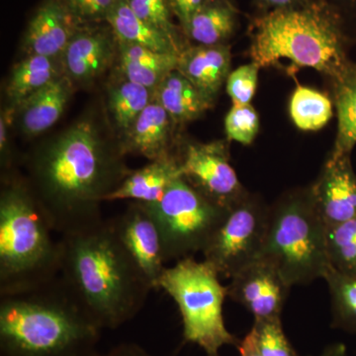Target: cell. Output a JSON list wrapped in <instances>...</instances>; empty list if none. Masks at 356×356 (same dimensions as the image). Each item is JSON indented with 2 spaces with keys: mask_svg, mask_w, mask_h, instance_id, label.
Returning a JSON list of instances; mask_svg holds the SVG:
<instances>
[{
  "mask_svg": "<svg viewBox=\"0 0 356 356\" xmlns=\"http://www.w3.org/2000/svg\"><path fill=\"white\" fill-rule=\"evenodd\" d=\"M81 25L58 0H44L28 24L25 48L29 55H63Z\"/></svg>",
  "mask_w": 356,
  "mask_h": 356,
  "instance_id": "15",
  "label": "cell"
},
{
  "mask_svg": "<svg viewBox=\"0 0 356 356\" xmlns=\"http://www.w3.org/2000/svg\"><path fill=\"white\" fill-rule=\"evenodd\" d=\"M212 1H217V0H206V3H207V2H212Z\"/></svg>",
  "mask_w": 356,
  "mask_h": 356,
  "instance_id": "41",
  "label": "cell"
},
{
  "mask_svg": "<svg viewBox=\"0 0 356 356\" xmlns=\"http://www.w3.org/2000/svg\"><path fill=\"white\" fill-rule=\"evenodd\" d=\"M153 93L154 100L177 123L195 120L210 109L213 103L177 70L170 72Z\"/></svg>",
  "mask_w": 356,
  "mask_h": 356,
  "instance_id": "22",
  "label": "cell"
},
{
  "mask_svg": "<svg viewBox=\"0 0 356 356\" xmlns=\"http://www.w3.org/2000/svg\"><path fill=\"white\" fill-rule=\"evenodd\" d=\"M127 175L95 127L81 122L34 156L30 187L63 236L99 225L100 202Z\"/></svg>",
  "mask_w": 356,
  "mask_h": 356,
  "instance_id": "1",
  "label": "cell"
},
{
  "mask_svg": "<svg viewBox=\"0 0 356 356\" xmlns=\"http://www.w3.org/2000/svg\"><path fill=\"white\" fill-rule=\"evenodd\" d=\"M60 275L100 329H117L140 313L153 289L112 220L60 236Z\"/></svg>",
  "mask_w": 356,
  "mask_h": 356,
  "instance_id": "2",
  "label": "cell"
},
{
  "mask_svg": "<svg viewBox=\"0 0 356 356\" xmlns=\"http://www.w3.org/2000/svg\"><path fill=\"white\" fill-rule=\"evenodd\" d=\"M261 257L277 268L289 286L324 278L330 267L327 226L310 186L287 192L270 206Z\"/></svg>",
  "mask_w": 356,
  "mask_h": 356,
  "instance_id": "6",
  "label": "cell"
},
{
  "mask_svg": "<svg viewBox=\"0 0 356 356\" xmlns=\"http://www.w3.org/2000/svg\"><path fill=\"white\" fill-rule=\"evenodd\" d=\"M231 51L226 44H197L181 51L177 70L214 102L231 72Z\"/></svg>",
  "mask_w": 356,
  "mask_h": 356,
  "instance_id": "16",
  "label": "cell"
},
{
  "mask_svg": "<svg viewBox=\"0 0 356 356\" xmlns=\"http://www.w3.org/2000/svg\"><path fill=\"white\" fill-rule=\"evenodd\" d=\"M136 15L177 42V29L172 22V7L168 0H128Z\"/></svg>",
  "mask_w": 356,
  "mask_h": 356,
  "instance_id": "32",
  "label": "cell"
},
{
  "mask_svg": "<svg viewBox=\"0 0 356 356\" xmlns=\"http://www.w3.org/2000/svg\"><path fill=\"white\" fill-rule=\"evenodd\" d=\"M238 348L240 351V356H259V353H257V343H255V337L252 330H250L247 336L240 341Z\"/></svg>",
  "mask_w": 356,
  "mask_h": 356,
  "instance_id": "38",
  "label": "cell"
},
{
  "mask_svg": "<svg viewBox=\"0 0 356 356\" xmlns=\"http://www.w3.org/2000/svg\"><path fill=\"white\" fill-rule=\"evenodd\" d=\"M146 206L158 224L168 262L202 252L229 211L205 197L184 177L170 185L161 200Z\"/></svg>",
  "mask_w": 356,
  "mask_h": 356,
  "instance_id": "8",
  "label": "cell"
},
{
  "mask_svg": "<svg viewBox=\"0 0 356 356\" xmlns=\"http://www.w3.org/2000/svg\"><path fill=\"white\" fill-rule=\"evenodd\" d=\"M182 177L177 156L151 161L140 170L128 173L121 184L110 192L105 201L130 199L142 204H154L161 200L170 185Z\"/></svg>",
  "mask_w": 356,
  "mask_h": 356,
  "instance_id": "17",
  "label": "cell"
},
{
  "mask_svg": "<svg viewBox=\"0 0 356 356\" xmlns=\"http://www.w3.org/2000/svg\"><path fill=\"white\" fill-rule=\"evenodd\" d=\"M214 266L193 257L166 267L159 289L170 295L178 307L187 343L197 344L206 355H218L222 346H235L240 339L229 332L222 317L228 288L222 286Z\"/></svg>",
  "mask_w": 356,
  "mask_h": 356,
  "instance_id": "7",
  "label": "cell"
},
{
  "mask_svg": "<svg viewBox=\"0 0 356 356\" xmlns=\"http://www.w3.org/2000/svg\"><path fill=\"white\" fill-rule=\"evenodd\" d=\"M269 211L270 206L259 196L248 193L229 208L204 248L203 261L214 266L220 275L231 278L243 267L261 259Z\"/></svg>",
  "mask_w": 356,
  "mask_h": 356,
  "instance_id": "9",
  "label": "cell"
},
{
  "mask_svg": "<svg viewBox=\"0 0 356 356\" xmlns=\"http://www.w3.org/2000/svg\"><path fill=\"white\" fill-rule=\"evenodd\" d=\"M259 67L289 60L292 69L310 67L330 77L343 76L351 62L341 16L325 0L266 13L255 20L250 48Z\"/></svg>",
  "mask_w": 356,
  "mask_h": 356,
  "instance_id": "4",
  "label": "cell"
},
{
  "mask_svg": "<svg viewBox=\"0 0 356 356\" xmlns=\"http://www.w3.org/2000/svg\"><path fill=\"white\" fill-rule=\"evenodd\" d=\"M252 330L259 356H299L285 334L281 318L254 321Z\"/></svg>",
  "mask_w": 356,
  "mask_h": 356,
  "instance_id": "30",
  "label": "cell"
},
{
  "mask_svg": "<svg viewBox=\"0 0 356 356\" xmlns=\"http://www.w3.org/2000/svg\"><path fill=\"white\" fill-rule=\"evenodd\" d=\"M261 8L266 13L280 9L294 8L308 3L311 0H255Z\"/></svg>",
  "mask_w": 356,
  "mask_h": 356,
  "instance_id": "36",
  "label": "cell"
},
{
  "mask_svg": "<svg viewBox=\"0 0 356 356\" xmlns=\"http://www.w3.org/2000/svg\"><path fill=\"white\" fill-rule=\"evenodd\" d=\"M124 247L153 290L166 269L163 238L156 220L144 204L135 202L121 216L111 219Z\"/></svg>",
  "mask_w": 356,
  "mask_h": 356,
  "instance_id": "12",
  "label": "cell"
},
{
  "mask_svg": "<svg viewBox=\"0 0 356 356\" xmlns=\"http://www.w3.org/2000/svg\"><path fill=\"white\" fill-rule=\"evenodd\" d=\"M323 280L331 298L332 327L356 336V280L331 266Z\"/></svg>",
  "mask_w": 356,
  "mask_h": 356,
  "instance_id": "27",
  "label": "cell"
},
{
  "mask_svg": "<svg viewBox=\"0 0 356 356\" xmlns=\"http://www.w3.org/2000/svg\"><path fill=\"white\" fill-rule=\"evenodd\" d=\"M0 194V295L25 291L60 274V238L29 184L8 178Z\"/></svg>",
  "mask_w": 356,
  "mask_h": 356,
  "instance_id": "5",
  "label": "cell"
},
{
  "mask_svg": "<svg viewBox=\"0 0 356 356\" xmlns=\"http://www.w3.org/2000/svg\"><path fill=\"white\" fill-rule=\"evenodd\" d=\"M337 1H341V2H343V3H348V4L356 3V0H337Z\"/></svg>",
  "mask_w": 356,
  "mask_h": 356,
  "instance_id": "40",
  "label": "cell"
},
{
  "mask_svg": "<svg viewBox=\"0 0 356 356\" xmlns=\"http://www.w3.org/2000/svg\"><path fill=\"white\" fill-rule=\"evenodd\" d=\"M173 14L180 21L182 28L188 24L194 14L198 13L204 6L206 0H168Z\"/></svg>",
  "mask_w": 356,
  "mask_h": 356,
  "instance_id": "35",
  "label": "cell"
},
{
  "mask_svg": "<svg viewBox=\"0 0 356 356\" xmlns=\"http://www.w3.org/2000/svg\"><path fill=\"white\" fill-rule=\"evenodd\" d=\"M327 254L330 266L356 280V219L327 227Z\"/></svg>",
  "mask_w": 356,
  "mask_h": 356,
  "instance_id": "29",
  "label": "cell"
},
{
  "mask_svg": "<svg viewBox=\"0 0 356 356\" xmlns=\"http://www.w3.org/2000/svg\"><path fill=\"white\" fill-rule=\"evenodd\" d=\"M117 44L111 28L81 26L63 54V64L70 81L88 83L111 64Z\"/></svg>",
  "mask_w": 356,
  "mask_h": 356,
  "instance_id": "14",
  "label": "cell"
},
{
  "mask_svg": "<svg viewBox=\"0 0 356 356\" xmlns=\"http://www.w3.org/2000/svg\"><path fill=\"white\" fill-rule=\"evenodd\" d=\"M177 158L182 177L222 208L229 209L248 193L229 163L228 147L222 140L191 143Z\"/></svg>",
  "mask_w": 356,
  "mask_h": 356,
  "instance_id": "10",
  "label": "cell"
},
{
  "mask_svg": "<svg viewBox=\"0 0 356 356\" xmlns=\"http://www.w3.org/2000/svg\"><path fill=\"white\" fill-rule=\"evenodd\" d=\"M259 70V65L252 62L229 72L226 88L233 104H250L257 91Z\"/></svg>",
  "mask_w": 356,
  "mask_h": 356,
  "instance_id": "33",
  "label": "cell"
},
{
  "mask_svg": "<svg viewBox=\"0 0 356 356\" xmlns=\"http://www.w3.org/2000/svg\"><path fill=\"white\" fill-rule=\"evenodd\" d=\"M310 188L325 226L356 219V173L350 154L327 158L320 177Z\"/></svg>",
  "mask_w": 356,
  "mask_h": 356,
  "instance_id": "13",
  "label": "cell"
},
{
  "mask_svg": "<svg viewBox=\"0 0 356 356\" xmlns=\"http://www.w3.org/2000/svg\"><path fill=\"white\" fill-rule=\"evenodd\" d=\"M97 356H152L147 353L146 350H143L137 344L124 343L120 346H116L113 350L105 355H99Z\"/></svg>",
  "mask_w": 356,
  "mask_h": 356,
  "instance_id": "37",
  "label": "cell"
},
{
  "mask_svg": "<svg viewBox=\"0 0 356 356\" xmlns=\"http://www.w3.org/2000/svg\"><path fill=\"white\" fill-rule=\"evenodd\" d=\"M117 41V40H116ZM119 65L125 79L154 91L172 70L179 54L161 53L146 47L117 41Z\"/></svg>",
  "mask_w": 356,
  "mask_h": 356,
  "instance_id": "20",
  "label": "cell"
},
{
  "mask_svg": "<svg viewBox=\"0 0 356 356\" xmlns=\"http://www.w3.org/2000/svg\"><path fill=\"white\" fill-rule=\"evenodd\" d=\"M72 93V81L58 76L21 103V125L27 136H38L55 125Z\"/></svg>",
  "mask_w": 356,
  "mask_h": 356,
  "instance_id": "19",
  "label": "cell"
},
{
  "mask_svg": "<svg viewBox=\"0 0 356 356\" xmlns=\"http://www.w3.org/2000/svg\"><path fill=\"white\" fill-rule=\"evenodd\" d=\"M332 83L337 132L329 158L337 159L350 154L356 145V65L351 63L343 76Z\"/></svg>",
  "mask_w": 356,
  "mask_h": 356,
  "instance_id": "24",
  "label": "cell"
},
{
  "mask_svg": "<svg viewBox=\"0 0 356 356\" xmlns=\"http://www.w3.org/2000/svg\"><path fill=\"white\" fill-rule=\"evenodd\" d=\"M58 76L55 58L28 55L11 72L7 93L13 102L20 105Z\"/></svg>",
  "mask_w": 356,
  "mask_h": 356,
  "instance_id": "25",
  "label": "cell"
},
{
  "mask_svg": "<svg viewBox=\"0 0 356 356\" xmlns=\"http://www.w3.org/2000/svg\"><path fill=\"white\" fill-rule=\"evenodd\" d=\"M259 131V116L252 104H233L225 118V132L229 140L250 146Z\"/></svg>",
  "mask_w": 356,
  "mask_h": 356,
  "instance_id": "31",
  "label": "cell"
},
{
  "mask_svg": "<svg viewBox=\"0 0 356 356\" xmlns=\"http://www.w3.org/2000/svg\"><path fill=\"white\" fill-rule=\"evenodd\" d=\"M206 356H220L219 353L218 355H206Z\"/></svg>",
  "mask_w": 356,
  "mask_h": 356,
  "instance_id": "42",
  "label": "cell"
},
{
  "mask_svg": "<svg viewBox=\"0 0 356 356\" xmlns=\"http://www.w3.org/2000/svg\"><path fill=\"white\" fill-rule=\"evenodd\" d=\"M290 116L302 131H318L331 120L332 102L329 96L316 89L298 86L290 99Z\"/></svg>",
  "mask_w": 356,
  "mask_h": 356,
  "instance_id": "26",
  "label": "cell"
},
{
  "mask_svg": "<svg viewBox=\"0 0 356 356\" xmlns=\"http://www.w3.org/2000/svg\"><path fill=\"white\" fill-rule=\"evenodd\" d=\"M235 9L227 0L207 2L192 16L184 30L198 46L225 44L235 32Z\"/></svg>",
  "mask_w": 356,
  "mask_h": 356,
  "instance_id": "23",
  "label": "cell"
},
{
  "mask_svg": "<svg viewBox=\"0 0 356 356\" xmlns=\"http://www.w3.org/2000/svg\"><path fill=\"white\" fill-rule=\"evenodd\" d=\"M100 332L60 274L0 295V356H97Z\"/></svg>",
  "mask_w": 356,
  "mask_h": 356,
  "instance_id": "3",
  "label": "cell"
},
{
  "mask_svg": "<svg viewBox=\"0 0 356 356\" xmlns=\"http://www.w3.org/2000/svg\"><path fill=\"white\" fill-rule=\"evenodd\" d=\"M81 26L106 21L116 0H58Z\"/></svg>",
  "mask_w": 356,
  "mask_h": 356,
  "instance_id": "34",
  "label": "cell"
},
{
  "mask_svg": "<svg viewBox=\"0 0 356 356\" xmlns=\"http://www.w3.org/2000/svg\"><path fill=\"white\" fill-rule=\"evenodd\" d=\"M318 356H348V348L341 343L331 344Z\"/></svg>",
  "mask_w": 356,
  "mask_h": 356,
  "instance_id": "39",
  "label": "cell"
},
{
  "mask_svg": "<svg viewBox=\"0 0 356 356\" xmlns=\"http://www.w3.org/2000/svg\"><path fill=\"white\" fill-rule=\"evenodd\" d=\"M106 22L117 41L139 44L161 53H181L177 42L138 17L128 0L115 1Z\"/></svg>",
  "mask_w": 356,
  "mask_h": 356,
  "instance_id": "21",
  "label": "cell"
},
{
  "mask_svg": "<svg viewBox=\"0 0 356 356\" xmlns=\"http://www.w3.org/2000/svg\"><path fill=\"white\" fill-rule=\"evenodd\" d=\"M227 288L229 298L245 307L254 321L280 318L291 289L277 268L262 257L236 273Z\"/></svg>",
  "mask_w": 356,
  "mask_h": 356,
  "instance_id": "11",
  "label": "cell"
},
{
  "mask_svg": "<svg viewBox=\"0 0 356 356\" xmlns=\"http://www.w3.org/2000/svg\"><path fill=\"white\" fill-rule=\"evenodd\" d=\"M172 122L166 110L156 100H152L128 131L122 153L140 154L149 161L172 156Z\"/></svg>",
  "mask_w": 356,
  "mask_h": 356,
  "instance_id": "18",
  "label": "cell"
},
{
  "mask_svg": "<svg viewBox=\"0 0 356 356\" xmlns=\"http://www.w3.org/2000/svg\"><path fill=\"white\" fill-rule=\"evenodd\" d=\"M152 93L146 86L125 79L110 92L109 109L120 130L128 132L138 117L152 102Z\"/></svg>",
  "mask_w": 356,
  "mask_h": 356,
  "instance_id": "28",
  "label": "cell"
}]
</instances>
